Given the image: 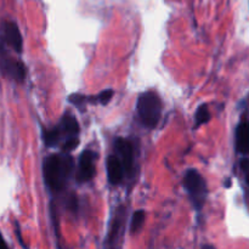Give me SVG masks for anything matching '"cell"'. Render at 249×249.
Wrapping results in <instances>:
<instances>
[{
    "instance_id": "cell-1",
    "label": "cell",
    "mask_w": 249,
    "mask_h": 249,
    "mask_svg": "<svg viewBox=\"0 0 249 249\" xmlns=\"http://www.w3.org/2000/svg\"><path fill=\"white\" fill-rule=\"evenodd\" d=\"M74 169L73 158L68 153H55L44 160L43 173L46 185L50 190L60 192L67 186V182Z\"/></svg>"
},
{
    "instance_id": "cell-2",
    "label": "cell",
    "mask_w": 249,
    "mask_h": 249,
    "mask_svg": "<svg viewBox=\"0 0 249 249\" xmlns=\"http://www.w3.org/2000/svg\"><path fill=\"white\" fill-rule=\"evenodd\" d=\"M138 113L143 125L155 129L162 114V101L153 91L143 92L138 100Z\"/></svg>"
},
{
    "instance_id": "cell-3",
    "label": "cell",
    "mask_w": 249,
    "mask_h": 249,
    "mask_svg": "<svg viewBox=\"0 0 249 249\" xmlns=\"http://www.w3.org/2000/svg\"><path fill=\"white\" fill-rule=\"evenodd\" d=\"M184 189L186 190L189 195L191 203L196 211H201L206 202L208 190H207V184L204 181L203 177L199 174L198 170L189 169L185 174L184 180H182Z\"/></svg>"
},
{
    "instance_id": "cell-4",
    "label": "cell",
    "mask_w": 249,
    "mask_h": 249,
    "mask_svg": "<svg viewBox=\"0 0 249 249\" xmlns=\"http://www.w3.org/2000/svg\"><path fill=\"white\" fill-rule=\"evenodd\" d=\"M0 70L5 75H9L17 82H22L26 77V68L23 63L12 58L5 50L4 44L0 41Z\"/></svg>"
},
{
    "instance_id": "cell-5",
    "label": "cell",
    "mask_w": 249,
    "mask_h": 249,
    "mask_svg": "<svg viewBox=\"0 0 249 249\" xmlns=\"http://www.w3.org/2000/svg\"><path fill=\"white\" fill-rule=\"evenodd\" d=\"M95 160H96V153L91 150H87L80 155L78 160V170L77 179L79 182H88L92 180L95 177Z\"/></svg>"
},
{
    "instance_id": "cell-6",
    "label": "cell",
    "mask_w": 249,
    "mask_h": 249,
    "mask_svg": "<svg viewBox=\"0 0 249 249\" xmlns=\"http://www.w3.org/2000/svg\"><path fill=\"white\" fill-rule=\"evenodd\" d=\"M0 41L2 44H7L11 46L16 53H21L23 48V40H22L21 32L18 26L15 22H4L0 31Z\"/></svg>"
},
{
    "instance_id": "cell-7",
    "label": "cell",
    "mask_w": 249,
    "mask_h": 249,
    "mask_svg": "<svg viewBox=\"0 0 249 249\" xmlns=\"http://www.w3.org/2000/svg\"><path fill=\"white\" fill-rule=\"evenodd\" d=\"M116 146V150L118 156L117 157L121 160L122 165H123L124 174L130 175L133 172V165H134V150L133 145H131L130 141H128L126 139L118 138L114 142Z\"/></svg>"
},
{
    "instance_id": "cell-8",
    "label": "cell",
    "mask_w": 249,
    "mask_h": 249,
    "mask_svg": "<svg viewBox=\"0 0 249 249\" xmlns=\"http://www.w3.org/2000/svg\"><path fill=\"white\" fill-rule=\"evenodd\" d=\"M124 169L117 156H109L107 158V178L112 185H119L123 180Z\"/></svg>"
},
{
    "instance_id": "cell-9",
    "label": "cell",
    "mask_w": 249,
    "mask_h": 249,
    "mask_svg": "<svg viewBox=\"0 0 249 249\" xmlns=\"http://www.w3.org/2000/svg\"><path fill=\"white\" fill-rule=\"evenodd\" d=\"M236 148L241 155H249V121L241 122L236 130Z\"/></svg>"
},
{
    "instance_id": "cell-10",
    "label": "cell",
    "mask_w": 249,
    "mask_h": 249,
    "mask_svg": "<svg viewBox=\"0 0 249 249\" xmlns=\"http://www.w3.org/2000/svg\"><path fill=\"white\" fill-rule=\"evenodd\" d=\"M62 135H67L68 139L78 138L79 135V123L72 114H65L58 124Z\"/></svg>"
},
{
    "instance_id": "cell-11",
    "label": "cell",
    "mask_w": 249,
    "mask_h": 249,
    "mask_svg": "<svg viewBox=\"0 0 249 249\" xmlns=\"http://www.w3.org/2000/svg\"><path fill=\"white\" fill-rule=\"evenodd\" d=\"M62 136L63 135L61 133L58 125H56L53 129H44L43 131V140L48 147H55V146H57Z\"/></svg>"
},
{
    "instance_id": "cell-12",
    "label": "cell",
    "mask_w": 249,
    "mask_h": 249,
    "mask_svg": "<svg viewBox=\"0 0 249 249\" xmlns=\"http://www.w3.org/2000/svg\"><path fill=\"white\" fill-rule=\"evenodd\" d=\"M209 121H211V112H209L208 106L207 105H201L197 108L196 114H195V124H196V128L203 125V124L209 123Z\"/></svg>"
},
{
    "instance_id": "cell-13",
    "label": "cell",
    "mask_w": 249,
    "mask_h": 249,
    "mask_svg": "<svg viewBox=\"0 0 249 249\" xmlns=\"http://www.w3.org/2000/svg\"><path fill=\"white\" fill-rule=\"evenodd\" d=\"M143 221H145V212L143 211H136L131 216L130 221V232L133 235L140 232V230L143 226Z\"/></svg>"
},
{
    "instance_id": "cell-14",
    "label": "cell",
    "mask_w": 249,
    "mask_h": 249,
    "mask_svg": "<svg viewBox=\"0 0 249 249\" xmlns=\"http://www.w3.org/2000/svg\"><path fill=\"white\" fill-rule=\"evenodd\" d=\"M113 95H114L113 90H112V89H106V90H104V91H101L99 95H97L96 100H97V102H100V104H101V105L106 106V105L108 104V102L112 100Z\"/></svg>"
},
{
    "instance_id": "cell-15",
    "label": "cell",
    "mask_w": 249,
    "mask_h": 249,
    "mask_svg": "<svg viewBox=\"0 0 249 249\" xmlns=\"http://www.w3.org/2000/svg\"><path fill=\"white\" fill-rule=\"evenodd\" d=\"M68 101H70L71 104L74 105V106L82 107L83 105L89 102V96H84V95H80V94H72L70 97H68Z\"/></svg>"
},
{
    "instance_id": "cell-16",
    "label": "cell",
    "mask_w": 249,
    "mask_h": 249,
    "mask_svg": "<svg viewBox=\"0 0 249 249\" xmlns=\"http://www.w3.org/2000/svg\"><path fill=\"white\" fill-rule=\"evenodd\" d=\"M78 145H79V139L78 138L67 139V140H66V142L63 143V146H62L63 152H66V153L72 152L73 150H75V148L78 147Z\"/></svg>"
},
{
    "instance_id": "cell-17",
    "label": "cell",
    "mask_w": 249,
    "mask_h": 249,
    "mask_svg": "<svg viewBox=\"0 0 249 249\" xmlns=\"http://www.w3.org/2000/svg\"><path fill=\"white\" fill-rule=\"evenodd\" d=\"M240 167L242 169L243 174H245L246 182H247L249 186V158H242L240 162Z\"/></svg>"
},
{
    "instance_id": "cell-18",
    "label": "cell",
    "mask_w": 249,
    "mask_h": 249,
    "mask_svg": "<svg viewBox=\"0 0 249 249\" xmlns=\"http://www.w3.org/2000/svg\"><path fill=\"white\" fill-rule=\"evenodd\" d=\"M0 249H10L9 247H7V245H6V242H5L4 238H2L1 232H0Z\"/></svg>"
},
{
    "instance_id": "cell-19",
    "label": "cell",
    "mask_w": 249,
    "mask_h": 249,
    "mask_svg": "<svg viewBox=\"0 0 249 249\" xmlns=\"http://www.w3.org/2000/svg\"><path fill=\"white\" fill-rule=\"evenodd\" d=\"M201 249H216V248L214 247V246H212V245H204Z\"/></svg>"
},
{
    "instance_id": "cell-20",
    "label": "cell",
    "mask_w": 249,
    "mask_h": 249,
    "mask_svg": "<svg viewBox=\"0 0 249 249\" xmlns=\"http://www.w3.org/2000/svg\"><path fill=\"white\" fill-rule=\"evenodd\" d=\"M225 186H226V187H230V186H231V180H230V179L228 180V182H226Z\"/></svg>"
}]
</instances>
